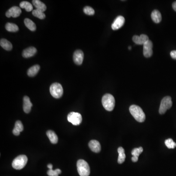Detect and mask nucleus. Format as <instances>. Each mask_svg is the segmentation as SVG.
I'll use <instances>...</instances> for the list:
<instances>
[{
    "label": "nucleus",
    "instance_id": "obj_30",
    "mask_svg": "<svg viewBox=\"0 0 176 176\" xmlns=\"http://www.w3.org/2000/svg\"><path fill=\"white\" fill-rule=\"evenodd\" d=\"M14 128L18 130L20 132H21L24 130V126H23V125L21 121H20L19 120H18L15 122Z\"/></svg>",
    "mask_w": 176,
    "mask_h": 176
},
{
    "label": "nucleus",
    "instance_id": "obj_25",
    "mask_svg": "<svg viewBox=\"0 0 176 176\" xmlns=\"http://www.w3.org/2000/svg\"><path fill=\"white\" fill-rule=\"evenodd\" d=\"M32 15L40 19H44L46 17V15L45 13L43 12L40 11L38 9L33 10Z\"/></svg>",
    "mask_w": 176,
    "mask_h": 176
},
{
    "label": "nucleus",
    "instance_id": "obj_9",
    "mask_svg": "<svg viewBox=\"0 0 176 176\" xmlns=\"http://www.w3.org/2000/svg\"><path fill=\"white\" fill-rule=\"evenodd\" d=\"M22 13V10L19 7L14 6L11 7L9 10L6 12V15L7 18L12 17L16 18L20 15Z\"/></svg>",
    "mask_w": 176,
    "mask_h": 176
},
{
    "label": "nucleus",
    "instance_id": "obj_20",
    "mask_svg": "<svg viewBox=\"0 0 176 176\" xmlns=\"http://www.w3.org/2000/svg\"><path fill=\"white\" fill-rule=\"evenodd\" d=\"M117 152L119 153V158L117 162L119 164H122L124 162L125 159L126 158L124 149L122 147H119L117 149Z\"/></svg>",
    "mask_w": 176,
    "mask_h": 176
},
{
    "label": "nucleus",
    "instance_id": "obj_2",
    "mask_svg": "<svg viewBox=\"0 0 176 176\" xmlns=\"http://www.w3.org/2000/svg\"><path fill=\"white\" fill-rule=\"evenodd\" d=\"M102 103L103 106L107 111H112L115 106V98L111 94H106L102 97Z\"/></svg>",
    "mask_w": 176,
    "mask_h": 176
},
{
    "label": "nucleus",
    "instance_id": "obj_18",
    "mask_svg": "<svg viewBox=\"0 0 176 176\" xmlns=\"http://www.w3.org/2000/svg\"><path fill=\"white\" fill-rule=\"evenodd\" d=\"M40 68V67L38 65H35L28 69L27 72L28 75L30 77H34L38 73Z\"/></svg>",
    "mask_w": 176,
    "mask_h": 176
},
{
    "label": "nucleus",
    "instance_id": "obj_22",
    "mask_svg": "<svg viewBox=\"0 0 176 176\" xmlns=\"http://www.w3.org/2000/svg\"><path fill=\"white\" fill-rule=\"evenodd\" d=\"M24 23L25 26L30 30V31H34L36 29V26L35 23L31 21V19L28 18H25L24 20Z\"/></svg>",
    "mask_w": 176,
    "mask_h": 176
},
{
    "label": "nucleus",
    "instance_id": "obj_12",
    "mask_svg": "<svg viewBox=\"0 0 176 176\" xmlns=\"http://www.w3.org/2000/svg\"><path fill=\"white\" fill-rule=\"evenodd\" d=\"M149 40L148 36L145 34H141L139 36L135 35L133 37V41L137 45H144Z\"/></svg>",
    "mask_w": 176,
    "mask_h": 176
},
{
    "label": "nucleus",
    "instance_id": "obj_33",
    "mask_svg": "<svg viewBox=\"0 0 176 176\" xmlns=\"http://www.w3.org/2000/svg\"><path fill=\"white\" fill-rule=\"evenodd\" d=\"M132 161H133V162H137L138 161V158L136 156H133V157L132 158Z\"/></svg>",
    "mask_w": 176,
    "mask_h": 176
},
{
    "label": "nucleus",
    "instance_id": "obj_34",
    "mask_svg": "<svg viewBox=\"0 0 176 176\" xmlns=\"http://www.w3.org/2000/svg\"><path fill=\"white\" fill-rule=\"evenodd\" d=\"M172 7H173V9H174V10L175 11H176V1H175V2H174V3H173V4H172Z\"/></svg>",
    "mask_w": 176,
    "mask_h": 176
},
{
    "label": "nucleus",
    "instance_id": "obj_4",
    "mask_svg": "<svg viewBox=\"0 0 176 176\" xmlns=\"http://www.w3.org/2000/svg\"><path fill=\"white\" fill-rule=\"evenodd\" d=\"M28 160V159L26 156L24 155L19 156L13 161L12 166L15 169L21 170L27 164Z\"/></svg>",
    "mask_w": 176,
    "mask_h": 176
},
{
    "label": "nucleus",
    "instance_id": "obj_26",
    "mask_svg": "<svg viewBox=\"0 0 176 176\" xmlns=\"http://www.w3.org/2000/svg\"><path fill=\"white\" fill-rule=\"evenodd\" d=\"M165 145L169 149H174L176 146V143L171 138L165 140Z\"/></svg>",
    "mask_w": 176,
    "mask_h": 176
},
{
    "label": "nucleus",
    "instance_id": "obj_36",
    "mask_svg": "<svg viewBox=\"0 0 176 176\" xmlns=\"http://www.w3.org/2000/svg\"><path fill=\"white\" fill-rule=\"evenodd\" d=\"M129 49L130 50V49H131V47H129Z\"/></svg>",
    "mask_w": 176,
    "mask_h": 176
},
{
    "label": "nucleus",
    "instance_id": "obj_7",
    "mask_svg": "<svg viewBox=\"0 0 176 176\" xmlns=\"http://www.w3.org/2000/svg\"><path fill=\"white\" fill-rule=\"evenodd\" d=\"M68 120L73 125H79L82 120L81 114L76 112H71L68 116Z\"/></svg>",
    "mask_w": 176,
    "mask_h": 176
},
{
    "label": "nucleus",
    "instance_id": "obj_21",
    "mask_svg": "<svg viewBox=\"0 0 176 176\" xmlns=\"http://www.w3.org/2000/svg\"><path fill=\"white\" fill-rule=\"evenodd\" d=\"M0 45L3 49L6 50H11L12 49V44L7 39H1L0 41Z\"/></svg>",
    "mask_w": 176,
    "mask_h": 176
},
{
    "label": "nucleus",
    "instance_id": "obj_5",
    "mask_svg": "<svg viewBox=\"0 0 176 176\" xmlns=\"http://www.w3.org/2000/svg\"><path fill=\"white\" fill-rule=\"evenodd\" d=\"M50 92L51 95L55 98L61 97L63 94V87L58 83H55L50 87Z\"/></svg>",
    "mask_w": 176,
    "mask_h": 176
},
{
    "label": "nucleus",
    "instance_id": "obj_29",
    "mask_svg": "<svg viewBox=\"0 0 176 176\" xmlns=\"http://www.w3.org/2000/svg\"><path fill=\"white\" fill-rule=\"evenodd\" d=\"M83 11L86 14L88 15H93L95 14V10L92 7H90L89 6H86L83 9Z\"/></svg>",
    "mask_w": 176,
    "mask_h": 176
},
{
    "label": "nucleus",
    "instance_id": "obj_6",
    "mask_svg": "<svg viewBox=\"0 0 176 176\" xmlns=\"http://www.w3.org/2000/svg\"><path fill=\"white\" fill-rule=\"evenodd\" d=\"M172 106V101L171 97L169 96L164 97L161 101L159 107V113L161 115L165 113L166 111L170 109Z\"/></svg>",
    "mask_w": 176,
    "mask_h": 176
},
{
    "label": "nucleus",
    "instance_id": "obj_1",
    "mask_svg": "<svg viewBox=\"0 0 176 176\" xmlns=\"http://www.w3.org/2000/svg\"><path fill=\"white\" fill-rule=\"evenodd\" d=\"M129 111L137 121L143 122L145 120V115L140 106L136 105H131L129 108Z\"/></svg>",
    "mask_w": 176,
    "mask_h": 176
},
{
    "label": "nucleus",
    "instance_id": "obj_15",
    "mask_svg": "<svg viewBox=\"0 0 176 176\" xmlns=\"http://www.w3.org/2000/svg\"><path fill=\"white\" fill-rule=\"evenodd\" d=\"M89 146L91 150L94 152L99 153L100 151V144L97 140H92L89 143Z\"/></svg>",
    "mask_w": 176,
    "mask_h": 176
},
{
    "label": "nucleus",
    "instance_id": "obj_8",
    "mask_svg": "<svg viewBox=\"0 0 176 176\" xmlns=\"http://www.w3.org/2000/svg\"><path fill=\"white\" fill-rule=\"evenodd\" d=\"M153 43L152 41L148 40L143 45V52L144 56L146 58L151 57L153 55Z\"/></svg>",
    "mask_w": 176,
    "mask_h": 176
},
{
    "label": "nucleus",
    "instance_id": "obj_31",
    "mask_svg": "<svg viewBox=\"0 0 176 176\" xmlns=\"http://www.w3.org/2000/svg\"><path fill=\"white\" fill-rule=\"evenodd\" d=\"M170 55L174 59H176V50H173L171 52Z\"/></svg>",
    "mask_w": 176,
    "mask_h": 176
},
{
    "label": "nucleus",
    "instance_id": "obj_28",
    "mask_svg": "<svg viewBox=\"0 0 176 176\" xmlns=\"http://www.w3.org/2000/svg\"><path fill=\"white\" fill-rule=\"evenodd\" d=\"M61 173V170L59 169H56L55 170L52 169H49L47 174L49 176H58L59 174Z\"/></svg>",
    "mask_w": 176,
    "mask_h": 176
},
{
    "label": "nucleus",
    "instance_id": "obj_23",
    "mask_svg": "<svg viewBox=\"0 0 176 176\" xmlns=\"http://www.w3.org/2000/svg\"><path fill=\"white\" fill-rule=\"evenodd\" d=\"M6 29L9 32H15L19 31L18 25L13 23H7L6 25Z\"/></svg>",
    "mask_w": 176,
    "mask_h": 176
},
{
    "label": "nucleus",
    "instance_id": "obj_3",
    "mask_svg": "<svg viewBox=\"0 0 176 176\" xmlns=\"http://www.w3.org/2000/svg\"><path fill=\"white\" fill-rule=\"evenodd\" d=\"M77 171L80 176H89L90 174L89 165L85 161L79 159L77 162Z\"/></svg>",
    "mask_w": 176,
    "mask_h": 176
},
{
    "label": "nucleus",
    "instance_id": "obj_13",
    "mask_svg": "<svg viewBox=\"0 0 176 176\" xmlns=\"http://www.w3.org/2000/svg\"><path fill=\"white\" fill-rule=\"evenodd\" d=\"M37 49L33 47H31L24 49L22 55L24 58H29L33 56L36 53Z\"/></svg>",
    "mask_w": 176,
    "mask_h": 176
},
{
    "label": "nucleus",
    "instance_id": "obj_27",
    "mask_svg": "<svg viewBox=\"0 0 176 176\" xmlns=\"http://www.w3.org/2000/svg\"><path fill=\"white\" fill-rule=\"evenodd\" d=\"M143 149L142 147H140L138 148H135L132 151V155H133V156H136V157L138 158V156L140 155V154L143 152Z\"/></svg>",
    "mask_w": 176,
    "mask_h": 176
},
{
    "label": "nucleus",
    "instance_id": "obj_35",
    "mask_svg": "<svg viewBox=\"0 0 176 176\" xmlns=\"http://www.w3.org/2000/svg\"><path fill=\"white\" fill-rule=\"evenodd\" d=\"M52 167L53 166L52 164H49L48 165V167L49 168V169H52Z\"/></svg>",
    "mask_w": 176,
    "mask_h": 176
},
{
    "label": "nucleus",
    "instance_id": "obj_10",
    "mask_svg": "<svg viewBox=\"0 0 176 176\" xmlns=\"http://www.w3.org/2000/svg\"><path fill=\"white\" fill-rule=\"evenodd\" d=\"M73 61L76 64L81 65L82 64L84 59V53L81 50H76L75 51L73 56Z\"/></svg>",
    "mask_w": 176,
    "mask_h": 176
},
{
    "label": "nucleus",
    "instance_id": "obj_16",
    "mask_svg": "<svg viewBox=\"0 0 176 176\" xmlns=\"http://www.w3.org/2000/svg\"><path fill=\"white\" fill-rule=\"evenodd\" d=\"M151 18L155 23H159L162 19V17L160 12L158 10H154L151 13Z\"/></svg>",
    "mask_w": 176,
    "mask_h": 176
},
{
    "label": "nucleus",
    "instance_id": "obj_11",
    "mask_svg": "<svg viewBox=\"0 0 176 176\" xmlns=\"http://www.w3.org/2000/svg\"><path fill=\"white\" fill-rule=\"evenodd\" d=\"M125 23V18L122 16H119L115 19L112 24V28L114 31L121 28Z\"/></svg>",
    "mask_w": 176,
    "mask_h": 176
},
{
    "label": "nucleus",
    "instance_id": "obj_19",
    "mask_svg": "<svg viewBox=\"0 0 176 176\" xmlns=\"http://www.w3.org/2000/svg\"><path fill=\"white\" fill-rule=\"evenodd\" d=\"M47 135L49 140L52 144H56L58 142V137L55 132L52 130H49L47 132Z\"/></svg>",
    "mask_w": 176,
    "mask_h": 176
},
{
    "label": "nucleus",
    "instance_id": "obj_32",
    "mask_svg": "<svg viewBox=\"0 0 176 176\" xmlns=\"http://www.w3.org/2000/svg\"><path fill=\"white\" fill-rule=\"evenodd\" d=\"M13 134L15 135V136H19V135L20 134V132H19L18 130H16L14 128L13 129Z\"/></svg>",
    "mask_w": 176,
    "mask_h": 176
},
{
    "label": "nucleus",
    "instance_id": "obj_14",
    "mask_svg": "<svg viewBox=\"0 0 176 176\" xmlns=\"http://www.w3.org/2000/svg\"><path fill=\"white\" fill-rule=\"evenodd\" d=\"M32 104L28 96H25L23 98V110L25 113H28L31 112Z\"/></svg>",
    "mask_w": 176,
    "mask_h": 176
},
{
    "label": "nucleus",
    "instance_id": "obj_24",
    "mask_svg": "<svg viewBox=\"0 0 176 176\" xmlns=\"http://www.w3.org/2000/svg\"><path fill=\"white\" fill-rule=\"evenodd\" d=\"M20 7L22 9H25L26 11L28 12L32 11L33 10V6L31 3L28 1H23L20 4ZM33 11V10H32Z\"/></svg>",
    "mask_w": 176,
    "mask_h": 176
},
{
    "label": "nucleus",
    "instance_id": "obj_17",
    "mask_svg": "<svg viewBox=\"0 0 176 176\" xmlns=\"http://www.w3.org/2000/svg\"><path fill=\"white\" fill-rule=\"evenodd\" d=\"M32 4L33 6L36 8V9L39 10L40 11L44 12L46 10V6L43 2L39 0H33L32 1Z\"/></svg>",
    "mask_w": 176,
    "mask_h": 176
}]
</instances>
